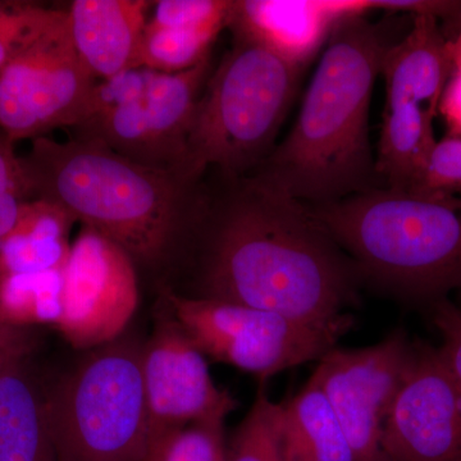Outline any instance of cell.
I'll return each instance as SVG.
<instances>
[{
  "mask_svg": "<svg viewBox=\"0 0 461 461\" xmlns=\"http://www.w3.org/2000/svg\"><path fill=\"white\" fill-rule=\"evenodd\" d=\"M35 345L32 330L17 329L0 321V372L12 364L27 360Z\"/></svg>",
  "mask_w": 461,
  "mask_h": 461,
  "instance_id": "1f68e13d",
  "label": "cell"
},
{
  "mask_svg": "<svg viewBox=\"0 0 461 461\" xmlns=\"http://www.w3.org/2000/svg\"><path fill=\"white\" fill-rule=\"evenodd\" d=\"M427 308L432 323L441 336V346L437 350L446 368L461 388V306L444 297L427 305Z\"/></svg>",
  "mask_w": 461,
  "mask_h": 461,
  "instance_id": "f546056e",
  "label": "cell"
},
{
  "mask_svg": "<svg viewBox=\"0 0 461 461\" xmlns=\"http://www.w3.org/2000/svg\"><path fill=\"white\" fill-rule=\"evenodd\" d=\"M145 93L147 69L141 67L99 81L87 113L76 129L80 130V136L102 141L121 156L157 167L145 112Z\"/></svg>",
  "mask_w": 461,
  "mask_h": 461,
  "instance_id": "2e32d148",
  "label": "cell"
},
{
  "mask_svg": "<svg viewBox=\"0 0 461 461\" xmlns=\"http://www.w3.org/2000/svg\"><path fill=\"white\" fill-rule=\"evenodd\" d=\"M304 68L259 42L235 36L209 76L172 171L190 186H199L211 168L226 180L256 172L276 147Z\"/></svg>",
  "mask_w": 461,
  "mask_h": 461,
  "instance_id": "5b68a950",
  "label": "cell"
},
{
  "mask_svg": "<svg viewBox=\"0 0 461 461\" xmlns=\"http://www.w3.org/2000/svg\"><path fill=\"white\" fill-rule=\"evenodd\" d=\"M411 348L405 330L397 329L366 348L336 346L315 366L312 377L329 400L357 461H384L382 427L402 382Z\"/></svg>",
  "mask_w": 461,
  "mask_h": 461,
  "instance_id": "30bf717a",
  "label": "cell"
},
{
  "mask_svg": "<svg viewBox=\"0 0 461 461\" xmlns=\"http://www.w3.org/2000/svg\"><path fill=\"white\" fill-rule=\"evenodd\" d=\"M281 402H273L264 391L227 442V461H281L278 420Z\"/></svg>",
  "mask_w": 461,
  "mask_h": 461,
  "instance_id": "cb8c5ba5",
  "label": "cell"
},
{
  "mask_svg": "<svg viewBox=\"0 0 461 461\" xmlns=\"http://www.w3.org/2000/svg\"><path fill=\"white\" fill-rule=\"evenodd\" d=\"M75 223V218L56 203L27 200L16 222L0 238V280L63 268Z\"/></svg>",
  "mask_w": 461,
  "mask_h": 461,
  "instance_id": "d6986e66",
  "label": "cell"
},
{
  "mask_svg": "<svg viewBox=\"0 0 461 461\" xmlns=\"http://www.w3.org/2000/svg\"><path fill=\"white\" fill-rule=\"evenodd\" d=\"M63 268L0 280V321L17 329L56 327L62 314Z\"/></svg>",
  "mask_w": 461,
  "mask_h": 461,
  "instance_id": "7402d4cb",
  "label": "cell"
},
{
  "mask_svg": "<svg viewBox=\"0 0 461 461\" xmlns=\"http://www.w3.org/2000/svg\"><path fill=\"white\" fill-rule=\"evenodd\" d=\"M408 193L433 198L461 193V136L437 141L426 168Z\"/></svg>",
  "mask_w": 461,
  "mask_h": 461,
  "instance_id": "83f0119b",
  "label": "cell"
},
{
  "mask_svg": "<svg viewBox=\"0 0 461 461\" xmlns=\"http://www.w3.org/2000/svg\"><path fill=\"white\" fill-rule=\"evenodd\" d=\"M211 74V56L178 74L147 69L145 112L157 167L172 169L180 160Z\"/></svg>",
  "mask_w": 461,
  "mask_h": 461,
  "instance_id": "e0dca14e",
  "label": "cell"
},
{
  "mask_svg": "<svg viewBox=\"0 0 461 461\" xmlns=\"http://www.w3.org/2000/svg\"><path fill=\"white\" fill-rule=\"evenodd\" d=\"M153 2L75 0L67 9L76 53L94 77L139 68V50Z\"/></svg>",
  "mask_w": 461,
  "mask_h": 461,
  "instance_id": "9a60e30c",
  "label": "cell"
},
{
  "mask_svg": "<svg viewBox=\"0 0 461 461\" xmlns=\"http://www.w3.org/2000/svg\"><path fill=\"white\" fill-rule=\"evenodd\" d=\"M366 12L336 23L286 138L251 173L305 205L384 189L369 140L373 87L395 39Z\"/></svg>",
  "mask_w": 461,
  "mask_h": 461,
  "instance_id": "7a4b0ae2",
  "label": "cell"
},
{
  "mask_svg": "<svg viewBox=\"0 0 461 461\" xmlns=\"http://www.w3.org/2000/svg\"><path fill=\"white\" fill-rule=\"evenodd\" d=\"M227 181L203 200L195 296L315 326L348 317L359 277L308 206L254 176Z\"/></svg>",
  "mask_w": 461,
  "mask_h": 461,
  "instance_id": "6da1fadb",
  "label": "cell"
},
{
  "mask_svg": "<svg viewBox=\"0 0 461 461\" xmlns=\"http://www.w3.org/2000/svg\"><path fill=\"white\" fill-rule=\"evenodd\" d=\"M381 453L384 461H461V388L437 348L411 342Z\"/></svg>",
  "mask_w": 461,
  "mask_h": 461,
  "instance_id": "8fae6325",
  "label": "cell"
},
{
  "mask_svg": "<svg viewBox=\"0 0 461 461\" xmlns=\"http://www.w3.org/2000/svg\"><path fill=\"white\" fill-rule=\"evenodd\" d=\"M222 30L156 29L145 27L139 50V67L162 74L187 71L211 56Z\"/></svg>",
  "mask_w": 461,
  "mask_h": 461,
  "instance_id": "603a6c76",
  "label": "cell"
},
{
  "mask_svg": "<svg viewBox=\"0 0 461 461\" xmlns=\"http://www.w3.org/2000/svg\"><path fill=\"white\" fill-rule=\"evenodd\" d=\"M16 144L0 132V238L12 229L21 208L32 200L23 159Z\"/></svg>",
  "mask_w": 461,
  "mask_h": 461,
  "instance_id": "f1b7e54d",
  "label": "cell"
},
{
  "mask_svg": "<svg viewBox=\"0 0 461 461\" xmlns=\"http://www.w3.org/2000/svg\"><path fill=\"white\" fill-rule=\"evenodd\" d=\"M141 372L149 445L190 424L226 421L238 409V400L215 384L206 357L173 317L160 321L142 344Z\"/></svg>",
  "mask_w": 461,
  "mask_h": 461,
  "instance_id": "7c38bea8",
  "label": "cell"
},
{
  "mask_svg": "<svg viewBox=\"0 0 461 461\" xmlns=\"http://www.w3.org/2000/svg\"><path fill=\"white\" fill-rule=\"evenodd\" d=\"M27 360L0 373V461H57L47 388L27 368Z\"/></svg>",
  "mask_w": 461,
  "mask_h": 461,
  "instance_id": "ac0fdd59",
  "label": "cell"
},
{
  "mask_svg": "<svg viewBox=\"0 0 461 461\" xmlns=\"http://www.w3.org/2000/svg\"><path fill=\"white\" fill-rule=\"evenodd\" d=\"M142 461H227L224 421L190 424L163 433Z\"/></svg>",
  "mask_w": 461,
  "mask_h": 461,
  "instance_id": "d4e9b609",
  "label": "cell"
},
{
  "mask_svg": "<svg viewBox=\"0 0 461 461\" xmlns=\"http://www.w3.org/2000/svg\"><path fill=\"white\" fill-rule=\"evenodd\" d=\"M98 80L76 53L68 16L0 69V132L17 144L77 127Z\"/></svg>",
  "mask_w": 461,
  "mask_h": 461,
  "instance_id": "ba28073f",
  "label": "cell"
},
{
  "mask_svg": "<svg viewBox=\"0 0 461 461\" xmlns=\"http://www.w3.org/2000/svg\"><path fill=\"white\" fill-rule=\"evenodd\" d=\"M353 263L360 282L432 304L461 293V198L375 189L306 205Z\"/></svg>",
  "mask_w": 461,
  "mask_h": 461,
  "instance_id": "277c9868",
  "label": "cell"
},
{
  "mask_svg": "<svg viewBox=\"0 0 461 461\" xmlns=\"http://www.w3.org/2000/svg\"><path fill=\"white\" fill-rule=\"evenodd\" d=\"M48 390L57 461H142L149 421L142 344L122 335L93 350Z\"/></svg>",
  "mask_w": 461,
  "mask_h": 461,
  "instance_id": "8992f818",
  "label": "cell"
},
{
  "mask_svg": "<svg viewBox=\"0 0 461 461\" xmlns=\"http://www.w3.org/2000/svg\"><path fill=\"white\" fill-rule=\"evenodd\" d=\"M439 113L450 127L451 136H461V27L454 39V72L442 95Z\"/></svg>",
  "mask_w": 461,
  "mask_h": 461,
  "instance_id": "4dcf8cb0",
  "label": "cell"
},
{
  "mask_svg": "<svg viewBox=\"0 0 461 461\" xmlns=\"http://www.w3.org/2000/svg\"><path fill=\"white\" fill-rule=\"evenodd\" d=\"M66 11L26 2H0V69L56 26Z\"/></svg>",
  "mask_w": 461,
  "mask_h": 461,
  "instance_id": "484cf974",
  "label": "cell"
},
{
  "mask_svg": "<svg viewBox=\"0 0 461 461\" xmlns=\"http://www.w3.org/2000/svg\"><path fill=\"white\" fill-rule=\"evenodd\" d=\"M172 317L206 359L249 373L262 384L278 373L320 362L353 327V318L315 326L217 300L167 294Z\"/></svg>",
  "mask_w": 461,
  "mask_h": 461,
  "instance_id": "52a82bcc",
  "label": "cell"
},
{
  "mask_svg": "<svg viewBox=\"0 0 461 461\" xmlns=\"http://www.w3.org/2000/svg\"><path fill=\"white\" fill-rule=\"evenodd\" d=\"M138 305L131 256L98 230L81 227L63 267L62 314L54 329L85 353L124 335Z\"/></svg>",
  "mask_w": 461,
  "mask_h": 461,
  "instance_id": "9c48e42d",
  "label": "cell"
},
{
  "mask_svg": "<svg viewBox=\"0 0 461 461\" xmlns=\"http://www.w3.org/2000/svg\"><path fill=\"white\" fill-rule=\"evenodd\" d=\"M21 159L32 199L62 206L76 222L117 242L135 263L162 262L182 232L198 223L204 199L198 186L95 139L42 136Z\"/></svg>",
  "mask_w": 461,
  "mask_h": 461,
  "instance_id": "3957f363",
  "label": "cell"
},
{
  "mask_svg": "<svg viewBox=\"0 0 461 461\" xmlns=\"http://www.w3.org/2000/svg\"><path fill=\"white\" fill-rule=\"evenodd\" d=\"M411 26L382 58L384 112L418 105L439 113L442 95L454 72V39L446 36L441 21L432 14H411Z\"/></svg>",
  "mask_w": 461,
  "mask_h": 461,
  "instance_id": "5bb4252c",
  "label": "cell"
},
{
  "mask_svg": "<svg viewBox=\"0 0 461 461\" xmlns=\"http://www.w3.org/2000/svg\"><path fill=\"white\" fill-rule=\"evenodd\" d=\"M368 2H281L236 0L229 26L233 36L250 39L297 65L326 44L342 17L368 12Z\"/></svg>",
  "mask_w": 461,
  "mask_h": 461,
  "instance_id": "4fadbf2b",
  "label": "cell"
},
{
  "mask_svg": "<svg viewBox=\"0 0 461 461\" xmlns=\"http://www.w3.org/2000/svg\"><path fill=\"white\" fill-rule=\"evenodd\" d=\"M281 461H357L329 400L313 377L281 402L278 420Z\"/></svg>",
  "mask_w": 461,
  "mask_h": 461,
  "instance_id": "ffe728a7",
  "label": "cell"
},
{
  "mask_svg": "<svg viewBox=\"0 0 461 461\" xmlns=\"http://www.w3.org/2000/svg\"><path fill=\"white\" fill-rule=\"evenodd\" d=\"M435 118L418 105L384 112L375 157V171L384 189L408 193L420 177L437 144Z\"/></svg>",
  "mask_w": 461,
  "mask_h": 461,
  "instance_id": "44dd1931",
  "label": "cell"
},
{
  "mask_svg": "<svg viewBox=\"0 0 461 461\" xmlns=\"http://www.w3.org/2000/svg\"><path fill=\"white\" fill-rule=\"evenodd\" d=\"M233 0H160L154 3L148 26L156 29L223 30L229 26Z\"/></svg>",
  "mask_w": 461,
  "mask_h": 461,
  "instance_id": "4316f807",
  "label": "cell"
}]
</instances>
